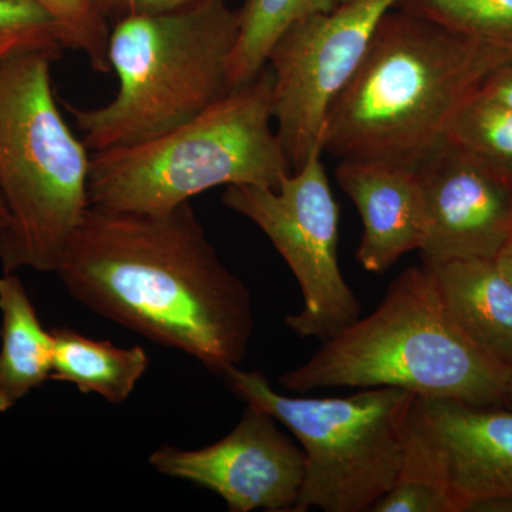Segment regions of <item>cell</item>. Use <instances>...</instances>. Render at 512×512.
<instances>
[{
	"label": "cell",
	"mask_w": 512,
	"mask_h": 512,
	"mask_svg": "<svg viewBox=\"0 0 512 512\" xmlns=\"http://www.w3.org/2000/svg\"><path fill=\"white\" fill-rule=\"evenodd\" d=\"M55 272L90 311L214 375L244 362L251 292L221 261L191 202L164 212L87 208Z\"/></svg>",
	"instance_id": "obj_1"
},
{
	"label": "cell",
	"mask_w": 512,
	"mask_h": 512,
	"mask_svg": "<svg viewBox=\"0 0 512 512\" xmlns=\"http://www.w3.org/2000/svg\"><path fill=\"white\" fill-rule=\"evenodd\" d=\"M511 60L497 47L390 9L329 111L323 153L417 167L447 137L461 104Z\"/></svg>",
	"instance_id": "obj_2"
},
{
	"label": "cell",
	"mask_w": 512,
	"mask_h": 512,
	"mask_svg": "<svg viewBox=\"0 0 512 512\" xmlns=\"http://www.w3.org/2000/svg\"><path fill=\"white\" fill-rule=\"evenodd\" d=\"M510 372L454 325L423 265L403 271L375 311L323 342L279 384L295 393L396 387L416 397L494 406L505 402Z\"/></svg>",
	"instance_id": "obj_3"
},
{
	"label": "cell",
	"mask_w": 512,
	"mask_h": 512,
	"mask_svg": "<svg viewBox=\"0 0 512 512\" xmlns=\"http://www.w3.org/2000/svg\"><path fill=\"white\" fill-rule=\"evenodd\" d=\"M62 52L20 46L0 56V229L3 274L55 272L89 201L92 151L64 121L52 84Z\"/></svg>",
	"instance_id": "obj_4"
},
{
	"label": "cell",
	"mask_w": 512,
	"mask_h": 512,
	"mask_svg": "<svg viewBox=\"0 0 512 512\" xmlns=\"http://www.w3.org/2000/svg\"><path fill=\"white\" fill-rule=\"evenodd\" d=\"M272 123V74L265 66L187 123L143 143L92 153L90 207L164 212L212 188H278L292 170Z\"/></svg>",
	"instance_id": "obj_5"
},
{
	"label": "cell",
	"mask_w": 512,
	"mask_h": 512,
	"mask_svg": "<svg viewBox=\"0 0 512 512\" xmlns=\"http://www.w3.org/2000/svg\"><path fill=\"white\" fill-rule=\"evenodd\" d=\"M238 10L227 0L110 25L109 62L119 79L104 106H69L92 153L133 146L173 130L210 109L229 87Z\"/></svg>",
	"instance_id": "obj_6"
},
{
	"label": "cell",
	"mask_w": 512,
	"mask_h": 512,
	"mask_svg": "<svg viewBox=\"0 0 512 512\" xmlns=\"http://www.w3.org/2000/svg\"><path fill=\"white\" fill-rule=\"evenodd\" d=\"M232 393L261 407L291 431L305 454V476L293 512H367L392 490L402 466L416 396L370 387L346 397L286 396L258 370L232 367Z\"/></svg>",
	"instance_id": "obj_7"
},
{
	"label": "cell",
	"mask_w": 512,
	"mask_h": 512,
	"mask_svg": "<svg viewBox=\"0 0 512 512\" xmlns=\"http://www.w3.org/2000/svg\"><path fill=\"white\" fill-rule=\"evenodd\" d=\"M322 154L315 151L278 188L229 185L222 202L264 232L298 281L303 308L286 326L323 343L360 318V303L340 271L339 207Z\"/></svg>",
	"instance_id": "obj_8"
},
{
	"label": "cell",
	"mask_w": 512,
	"mask_h": 512,
	"mask_svg": "<svg viewBox=\"0 0 512 512\" xmlns=\"http://www.w3.org/2000/svg\"><path fill=\"white\" fill-rule=\"evenodd\" d=\"M397 0H350L296 20L266 59L272 116L289 167L323 151L326 119L365 59L373 33Z\"/></svg>",
	"instance_id": "obj_9"
},
{
	"label": "cell",
	"mask_w": 512,
	"mask_h": 512,
	"mask_svg": "<svg viewBox=\"0 0 512 512\" xmlns=\"http://www.w3.org/2000/svg\"><path fill=\"white\" fill-rule=\"evenodd\" d=\"M278 424L266 410L247 404L234 430L217 443L194 450L163 446L148 463L163 476L220 495L231 512H293L305 454Z\"/></svg>",
	"instance_id": "obj_10"
},
{
	"label": "cell",
	"mask_w": 512,
	"mask_h": 512,
	"mask_svg": "<svg viewBox=\"0 0 512 512\" xmlns=\"http://www.w3.org/2000/svg\"><path fill=\"white\" fill-rule=\"evenodd\" d=\"M426 198L423 265L495 259L512 241V174L444 138L416 167Z\"/></svg>",
	"instance_id": "obj_11"
},
{
	"label": "cell",
	"mask_w": 512,
	"mask_h": 512,
	"mask_svg": "<svg viewBox=\"0 0 512 512\" xmlns=\"http://www.w3.org/2000/svg\"><path fill=\"white\" fill-rule=\"evenodd\" d=\"M443 444L454 512L512 507V409L417 397Z\"/></svg>",
	"instance_id": "obj_12"
},
{
	"label": "cell",
	"mask_w": 512,
	"mask_h": 512,
	"mask_svg": "<svg viewBox=\"0 0 512 512\" xmlns=\"http://www.w3.org/2000/svg\"><path fill=\"white\" fill-rule=\"evenodd\" d=\"M336 180L362 218L356 258L384 274L404 255L420 251L427 232L426 198L416 167L372 160H340Z\"/></svg>",
	"instance_id": "obj_13"
},
{
	"label": "cell",
	"mask_w": 512,
	"mask_h": 512,
	"mask_svg": "<svg viewBox=\"0 0 512 512\" xmlns=\"http://www.w3.org/2000/svg\"><path fill=\"white\" fill-rule=\"evenodd\" d=\"M426 268L454 325L481 352L511 370L512 284L494 259H454Z\"/></svg>",
	"instance_id": "obj_14"
},
{
	"label": "cell",
	"mask_w": 512,
	"mask_h": 512,
	"mask_svg": "<svg viewBox=\"0 0 512 512\" xmlns=\"http://www.w3.org/2000/svg\"><path fill=\"white\" fill-rule=\"evenodd\" d=\"M0 413L52 380L55 339L16 272L0 278Z\"/></svg>",
	"instance_id": "obj_15"
},
{
	"label": "cell",
	"mask_w": 512,
	"mask_h": 512,
	"mask_svg": "<svg viewBox=\"0 0 512 512\" xmlns=\"http://www.w3.org/2000/svg\"><path fill=\"white\" fill-rule=\"evenodd\" d=\"M55 339L52 380L73 384L111 404L126 402L150 366L141 346L121 348L69 328L52 329Z\"/></svg>",
	"instance_id": "obj_16"
},
{
	"label": "cell",
	"mask_w": 512,
	"mask_h": 512,
	"mask_svg": "<svg viewBox=\"0 0 512 512\" xmlns=\"http://www.w3.org/2000/svg\"><path fill=\"white\" fill-rule=\"evenodd\" d=\"M372 512H454L443 444L417 397L407 423L399 474Z\"/></svg>",
	"instance_id": "obj_17"
},
{
	"label": "cell",
	"mask_w": 512,
	"mask_h": 512,
	"mask_svg": "<svg viewBox=\"0 0 512 512\" xmlns=\"http://www.w3.org/2000/svg\"><path fill=\"white\" fill-rule=\"evenodd\" d=\"M336 8L338 0H245L238 10V40L229 62L231 90L264 70L272 46L292 23Z\"/></svg>",
	"instance_id": "obj_18"
},
{
	"label": "cell",
	"mask_w": 512,
	"mask_h": 512,
	"mask_svg": "<svg viewBox=\"0 0 512 512\" xmlns=\"http://www.w3.org/2000/svg\"><path fill=\"white\" fill-rule=\"evenodd\" d=\"M394 8L512 55V0H397Z\"/></svg>",
	"instance_id": "obj_19"
},
{
	"label": "cell",
	"mask_w": 512,
	"mask_h": 512,
	"mask_svg": "<svg viewBox=\"0 0 512 512\" xmlns=\"http://www.w3.org/2000/svg\"><path fill=\"white\" fill-rule=\"evenodd\" d=\"M447 137L512 174V107L477 90L454 114Z\"/></svg>",
	"instance_id": "obj_20"
},
{
	"label": "cell",
	"mask_w": 512,
	"mask_h": 512,
	"mask_svg": "<svg viewBox=\"0 0 512 512\" xmlns=\"http://www.w3.org/2000/svg\"><path fill=\"white\" fill-rule=\"evenodd\" d=\"M55 22L64 50L83 53L94 72L109 73L110 22L96 0H30Z\"/></svg>",
	"instance_id": "obj_21"
},
{
	"label": "cell",
	"mask_w": 512,
	"mask_h": 512,
	"mask_svg": "<svg viewBox=\"0 0 512 512\" xmlns=\"http://www.w3.org/2000/svg\"><path fill=\"white\" fill-rule=\"evenodd\" d=\"M3 43L64 50L55 22L30 0H0V45Z\"/></svg>",
	"instance_id": "obj_22"
},
{
	"label": "cell",
	"mask_w": 512,
	"mask_h": 512,
	"mask_svg": "<svg viewBox=\"0 0 512 512\" xmlns=\"http://www.w3.org/2000/svg\"><path fill=\"white\" fill-rule=\"evenodd\" d=\"M110 25L128 16L157 15L177 10L197 8L220 0H96Z\"/></svg>",
	"instance_id": "obj_23"
},
{
	"label": "cell",
	"mask_w": 512,
	"mask_h": 512,
	"mask_svg": "<svg viewBox=\"0 0 512 512\" xmlns=\"http://www.w3.org/2000/svg\"><path fill=\"white\" fill-rule=\"evenodd\" d=\"M481 92L494 97L495 100L512 107V60L494 70L484 80Z\"/></svg>",
	"instance_id": "obj_24"
},
{
	"label": "cell",
	"mask_w": 512,
	"mask_h": 512,
	"mask_svg": "<svg viewBox=\"0 0 512 512\" xmlns=\"http://www.w3.org/2000/svg\"><path fill=\"white\" fill-rule=\"evenodd\" d=\"M495 264H497L498 269L503 272L505 278L512 284V241L500 252L497 256H495Z\"/></svg>",
	"instance_id": "obj_25"
},
{
	"label": "cell",
	"mask_w": 512,
	"mask_h": 512,
	"mask_svg": "<svg viewBox=\"0 0 512 512\" xmlns=\"http://www.w3.org/2000/svg\"><path fill=\"white\" fill-rule=\"evenodd\" d=\"M9 222V210L6 205L5 197H3L2 191H0V229H3L8 225Z\"/></svg>",
	"instance_id": "obj_26"
},
{
	"label": "cell",
	"mask_w": 512,
	"mask_h": 512,
	"mask_svg": "<svg viewBox=\"0 0 512 512\" xmlns=\"http://www.w3.org/2000/svg\"><path fill=\"white\" fill-rule=\"evenodd\" d=\"M504 404H508V406H510L512 409V369L510 372V377H508L507 394H505Z\"/></svg>",
	"instance_id": "obj_27"
},
{
	"label": "cell",
	"mask_w": 512,
	"mask_h": 512,
	"mask_svg": "<svg viewBox=\"0 0 512 512\" xmlns=\"http://www.w3.org/2000/svg\"><path fill=\"white\" fill-rule=\"evenodd\" d=\"M23 45H16V43H3V45H0V56L5 55V53H8L9 50L15 49V47H20Z\"/></svg>",
	"instance_id": "obj_28"
},
{
	"label": "cell",
	"mask_w": 512,
	"mask_h": 512,
	"mask_svg": "<svg viewBox=\"0 0 512 512\" xmlns=\"http://www.w3.org/2000/svg\"><path fill=\"white\" fill-rule=\"evenodd\" d=\"M350 0H338V5H342V3H348Z\"/></svg>",
	"instance_id": "obj_29"
}]
</instances>
